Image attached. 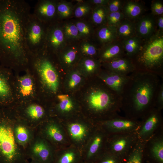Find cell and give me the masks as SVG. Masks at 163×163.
<instances>
[{
    "instance_id": "1",
    "label": "cell",
    "mask_w": 163,
    "mask_h": 163,
    "mask_svg": "<svg viewBox=\"0 0 163 163\" xmlns=\"http://www.w3.org/2000/svg\"><path fill=\"white\" fill-rule=\"evenodd\" d=\"M30 9L24 0H0V63L14 73L28 68L31 53L25 35Z\"/></svg>"
},
{
    "instance_id": "2",
    "label": "cell",
    "mask_w": 163,
    "mask_h": 163,
    "mask_svg": "<svg viewBox=\"0 0 163 163\" xmlns=\"http://www.w3.org/2000/svg\"><path fill=\"white\" fill-rule=\"evenodd\" d=\"M153 73L136 70L129 75L120 95L121 109L126 117L142 118L155 107L156 95L161 82Z\"/></svg>"
},
{
    "instance_id": "3",
    "label": "cell",
    "mask_w": 163,
    "mask_h": 163,
    "mask_svg": "<svg viewBox=\"0 0 163 163\" xmlns=\"http://www.w3.org/2000/svg\"><path fill=\"white\" fill-rule=\"evenodd\" d=\"M28 69L35 80L39 101L43 104L47 96L57 94L59 87V76L46 49L31 53Z\"/></svg>"
},
{
    "instance_id": "4",
    "label": "cell",
    "mask_w": 163,
    "mask_h": 163,
    "mask_svg": "<svg viewBox=\"0 0 163 163\" xmlns=\"http://www.w3.org/2000/svg\"><path fill=\"white\" fill-rule=\"evenodd\" d=\"M17 116L10 108H0V163H28L19 149L11 125Z\"/></svg>"
},
{
    "instance_id": "5",
    "label": "cell",
    "mask_w": 163,
    "mask_h": 163,
    "mask_svg": "<svg viewBox=\"0 0 163 163\" xmlns=\"http://www.w3.org/2000/svg\"><path fill=\"white\" fill-rule=\"evenodd\" d=\"M131 59L136 70L151 72L163 78V34L157 33L143 40L139 51Z\"/></svg>"
},
{
    "instance_id": "6",
    "label": "cell",
    "mask_w": 163,
    "mask_h": 163,
    "mask_svg": "<svg viewBox=\"0 0 163 163\" xmlns=\"http://www.w3.org/2000/svg\"><path fill=\"white\" fill-rule=\"evenodd\" d=\"M48 25L31 13L26 27L25 40L31 53H34L45 48Z\"/></svg>"
},
{
    "instance_id": "7",
    "label": "cell",
    "mask_w": 163,
    "mask_h": 163,
    "mask_svg": "<svg viewBox=\"0 0 163 163\" xmlns=\"http://www.w3.org/2000/svg\"><path fill=\"white\" fill-rule=\"evenodd\" d=\"M110 135L107 140L105 150L124 159L139 140L138 132Z\"/></svg>"
},
{
    "instance_id": "8",
    "label": "cell",
    "mask_w": 163,
    "mask_h": 163,
    "mask_svg": "<svg viewBox=\"0 0 163 163\" xmlns=\"http://www.w3.org/2000/svg\"><path fill=\"white\" fill-rule=\"evenodd\" d=\"M24 72L21 75L14 73L18 104L39 100L37 85L33 75L28 69Z\"/></svg>"
},
{
    "instance_id": "9",
    "label": "cell",
    "mask_w": 163,
    "mask_h": 163,
    "mask_svg": "<svg viewBox=\"0 0 163 163\" xmlns=\"http://www.w3.org/2000/svg\"><path fill=\"white\" fill-rule=\"evenodd\" d=\"M14 79L13 70L0 64V108L13 107L18 104Z\"/></svg>"
},
{
    "instance_id": "10",
    "label": "cell",
    "mask_w": 163,
    "mask_h": 163,
    "mask_svg": "<svg viewBox=\"0 0 163 163\" xmlns=\"http://www.w3.org/2000/svg\"><path fill=\"white\" fill-rule=\"evenodd\" d=\"M101 123L102 128L110 134H113L138 132L141 122L138 120L122 117L118 115Z\"/></svg>"
},
{
    "instance_id": "11",
    "label": "cell",
    "mask_w": 163,
    "mask_h": 163,
    "mask_svg": "<svg viewBox=\"0 0 163 163\" xmlns=\"http://www.w3.org/2000/svg\"><path fill=\"white\" fill-rule=\"evenodd\" d=\"M161 111L155 107L142 118V120L138 131L139 140L147 142L153 134L161 121Z\"/></svg>"
},
{
    "instance_id": "12",
    "label": "cell",
    "mask_w": 163,
    "mask_h": 163,
    "mask_svg": "<svg viewBox=\"0 0 163 163\" xmlns=\"http://www.w3.org/2000/svg\"><path fill=\"white\" fill-rule=\"evenodd\" d=\"M91 136L86 152L82 154L83 161L93 163L105 150H102L107 138L106 131L102 128Z\"/></svg>"
},
{
    "instance_id": "13",
    "label": "cell",
    "mask_w": 163,
    "mask_h": 163,
    "mask_svg": "<svg viewBox=\"0 0 163 163\" xmlns=\"http://www.w3.org/2000/svg\"><path fill=\"white\" fill-rule=\"evenodd\" d=\"M14 109L18 115L21 119L33 121L43 119L46 114L43 103L39 100L18 104Z\"/></svg>"
},
{
    "instance_id": "14",
    "label": "cell",
    "mask_w": 163,
    "mask_h": 163,
    "mask_svg": "<svg viewBox=\"0 0 163 163\" xmlns=\"http://www.w3.org/2000/svg\"><path fill=\"white\" fill-rule=\"evenodd\" d=\"M134 23L136 35L143 40L157 33L155 16L151 13L145 14Z\"/></svg>"
},
{
    "instance_id": "15",
    "label": "cell",
    "mask_w": 163,
    "mask_h": 163,
    "mask_svg": "<svg viewBox=\"0 0 163 163\" xmlns=\"http://www.w3.org/2000/svg\"><path fill=\"white\" fill-rule=\"evenodd\" d=\"M33 14L40 20L48 25L57 15L56 2L50 0H39Z\"/></svg>"
},
{
    "instance_id": "16",
    "label": "cell",
    "mask_w": 163,
    "mask_h": 163,
    "mask_svg": "<svg viewBox=\"0 0 163 163\" xmlns=\"http://www.w3.org/2000/svg\"><path fill=\"white\" fill-rule=\"evenodd\" d=\"M55 154L47 142L38 140L33 145L29 155L40 163H53Z\"/></svg>"
},
{
    "instance_id": "17",
    "label": "cell",
    "mask_w": 163,
    "mask_h": 163,
    "mask_svg": "<svg viewBox=\"0 0 163 163\" xmlns=\"http://www.w3.org/2000/svg\"><path fill=\"white\" fill-rule=\"evenodd\" d=\"M98 76L109 88L120 96L129 75H120L107 70L100 73Z\"/></svg>"
},
{
    "instance_id": "18",
    "label": "cell",
    "mask_w": 163,
    "mask_h": 163,
    "mask_svg": "<svg viewBox=\"0 0 163 163\" xmlns=\"http://www.w3.org/2000/svg\"><path fill=\"white\" fill-rule=\"evenodd\" d=\"M59 25L52 23L48 25L47 30L45 48L53 53L60 49L64 41L63 32Z\"/></svg>"
},
{
    "instance_id": "19",
    "label": "cell",
    "mask_w": 163,
    "mask_h": 163,
    "mask_svg": "<svg viewBox=\"0 0 163 163\" xmlns=\"http://www.w3.org/2000/svg\"><path fill=\"white\" fill-rule=\"evenodd\" d=\"M99 53L101 60L104 63L125 56L122 44L118 40L103 45Z\"/></svg>"
},
{
    "instance_id": "20",
    "label": "cell",
    "mask_w": 163,
    "mask_h": 163,
    "mask_svg": "<svg viewBox=\"0 0 163 163\" xmlns=\"http://www.w3.org/2000/svg\"><path fill=\"white\" fill-rule=\"evenodd\" d=\"M107 70L124 75H129L136 70L132 60L126 56L104 63Z\"/></svg>"
},
{
    "instance_id": "21",
    "label": "cell",
    "mask_w": 163,
    "mask_h": 163,
    "mask_svg": "<svg viewBox=\"0 0 163 163\" xmlns=\"http://www.w3.org/2000/svg\"><path fill=\"white\" fill-rule=\"evenodd\" d=\"M146 8L138 0H125L121 11L125 19L135 22L145 14Z\"/></svg>"
},
{
    "instance_id": "22",
    "label": "cell",
    "mask_w": 163,
    "mask_h": 163,
    "mask_svg": "<svg viewBox=\"0 0 163 163\" xmlns=\"http://www.w3.org/2000/svg\"><path fill=\"white\" fill-rule=\"evenodd\" d=\"M82 161V153L70 149L55 154L53 163H81Z\"/></svg>"
},
{
    "instance_id": "23",
    "label": "cell",
    "mask_w": 163,
    "mask_h": 163,
    "mask_svg": "<svg viewBox=\"0 0 163 163\" xmlns=\"http://www.w3.org/2000/svg\"><path fill=\"white\" fill-rule=\"evenodd\" d=\"M70 136L74 142H82L85 140L88 133V129L85 125L79 122L70 123L67 125Z\"/></svg>"
},
{
    "instance_id": "24",
    "label": "cell",
    "mask_w": 163,
    "mask_h": 163,
    "mask_svg": "<svg viewBox=\"0 0 163 163\" xmlns=\"http://www.w3.org/2000/svg\"><path fill=\"white\" fill-rule=\"evenodd\" d=\"M96 35L98 40L102 46L118 40L116 28L106 24L99 27Z\"/></svg>"
},
{
    "instance_id": "25",
    "label": "cell",
    "mask_w": 163,
    "mask_h": 163,
    "mask_svg": "<svg viewBox=\"0 0 163 163\" xmlns=\"http://www.w3.org/2000/svg\"><path fill=\"white\" fill-rule=\"evenodd\" d=\"M143 40L137 36L120 41L125 56L130 59L139 51Z\"/></svg>"
},
{
    "instance_id": "26",
    "label": "cell",
    "mask_w": 163,
    "mask_h": 163,
    "mask_svg": "<svg viewBox=\"0 0 163 163\" xmlns=\"http://www.w3.org/2000/svg\"><path fill=\"white\" fill-rule=\"evenodd\" d=\"M116 30L118 39L120 41L136 36L135 23L125 18Z\"/></svg>"
},
{
    "instance_id": "27",
    "label": "cell",
    "mask_w": 163,
    "mask_h": 163,
    "mask_svg": "<svg viewBox=\"0 0 163 163\" xmlns=\"http://www.w3.org/2000/svg\"><path fill=\"white\" fill-rule=\"evenodd\" d=\"M45 133L48 137L55 142L62 144L66 141L65 134L62 129L54 122L48 124L45 128Z\"/></svg>"
},
{
    "instance_id": "28",
    "label": "cell",
    "mask_w": 163,
    "mask_h": 163,
    "mask_svg": "<svg viewBox=\"0 0 163 163\" xmlns=\"http://www.w3.org/2000/svg\"><path fill=\"white\" fill-rule=\"evenodd\" d=\"M146 141L139 140L123 163H142L143 153Z\"/></svg>"
},
{
    "instance_id": "29",
    "label": "cell",
    "mask_w": 163,
    "mask_h": 163,
    "mask_svg": "<svg viewBox=\"0 0 163 163\" xmlns=\"http://www.w3.org/2000/svg\"><path fill=\"white\" fill-rule=\"evenodd\" d=\"M109 13L107 6L95 5L92 14L93 22L99 27L106 24Z\"/></svg>"
},
{
    "instance_id": "30",
    "label": "cell",
    "mask_w": 163,
    "mask_h": 163,
    "mask_svg": "<svg viewBox=\"0 0 163 163\" xmlns=\"http://www.w3.org/2000/svg\"><path fill=\"white\" fill-rule=\"evenodd\" d=\"M150 152L152 158L158 163H163V139L158 138L154 140Z\"/></svg>"
},
{
    "instance_id": "31",
    "label": "cell",
    "mask_w": 163,
    "mask_h": 163,
    "mask_svg": "<svg viewBox=\"0 0 163 163\" xmlns=\"http://www.w3.org/2000/svg\"><path fill=\"white\" fill-rule=\"evenodd\" d=\"M56 97L59 101L56 105V108L59 112L67 113L73 110L74 105L68 95L58 94Z\"/></svg>"
},
{
    "instance_id": "32",
    "label": "cell",
    "mask_w": 163,
    "mask_h": 163,
    "mask_svg": "<svg viewBox=\"0 0 163 163\" xmlns=\"http://www.w3.org/2000/svg\"><path fill=\"white\" fill-rule=\"evenodd\" d=\"M124 159L105 150L92 163H123Z\"/></svg>"
},
{
    "instance_id": "33",
    "label": "cell",
    "mask_w": 163,
    "mask_h": 163,
    "mask_svg": "<svg viewBox=\"0 0 163 163\" xmlns=\"http://www.w3.org/2000/svg\"><path fill=\"white\" fill-rule=\"evenodd\" d=\"M14 133L17 142L20 145H24L28 141L29 133L25 126L21 125L17 126L14 129Z\"/></svg>"
},
{
    "instance_id": "34",
    "label": "cell",
    "mask_w": 163,
    "mask_h": 163,
    "mask_svg": "<svg viewBox=\"0 0 163 163\" xmlns=\"http://www.w3.org/2000/svg\"><path fill=\"white\" fill-rule=\"evenodd\" d=\"M125 19L121 11L109 12L107 18L106 24L117 28Z\"/></svg>"
},
{
    "instance_id": "35",
    "label": "cell",
    "mask_w": 163,
    "mask_h": 163,
    "mask_svg": "<svg viewBox=\"0 0 163 163\" xmlns=\"http://www.w3.org/2000/svg\"><path fill=\"white\" fill-rule=\"evenodd\" d=\"M125 0H109L107 6L109 12L121 11Z\"/></svg>"
},
{
    "instance_id": "36",
    "label": "cell",
    "mask_w": 163,
    "mask_h": 163,
    "mask_svg": "<svg viewBox=\"0 0 163 163\" xmlns=\"http://www.w3.org/2000/svg\"><path fill=\"white\" fill-rule=\"evenodd\" d=\"M57 15L62 17H66L69 16L71 13L69 6L63 2H56Z\"/></svg>"
},
{
    "instance_id": "37",
    "label": "cell",
    "mask_w": 163,
    "mask_h": 163,
    "mask_svg": "<svg viewBox=\"0 0 163 163\" xmlns=\"http://www.w3.org/2000/svg\"><path fill=\"white\" fill-rule=\"evenodd\" d=\"M151 13L155 16L163 15V4L160 0H154L151 2Z\"/></svg>"
},
{
    "instance_id": "38",
    "label": "cell",
    "mask_w": 163,
    "mask_h": 163,
    "mask_svg": "<svg viewBox=\"0 0 163 163\" xmlns=\"http://www.w3.org/2000/svg\"><path fill=\"white\" fill-rule=\"evenodd\" d=\"M84 64L86 71L89 72H93L97 70L100 66L99 61L90 59L85 60Z\"/></svg>"
},
{
    "instance_id": "39",
    "label": "cell",
    "mask_w": 163,
    "mask_h": 163,
    "mask_svg": "<svg viewBox=\"0 0 163 163\" xmlns=\"http://www.w3.org/2000/svg\"><path fill=\"white\" fill-rule=\"evenodd\" d=\"M77 51L75 49L69 50L63 54L62 59L65 63L67 64L72 63L75 59Z\"/></svg>"
},
{
    "instance_id": "40",
    "label": "cell",
    "mask_w": 163,
    "mask_h": 163,
    "mask_svg": "<svg viewBox=\"0 0 163 163\" xmlns=\"http://www.w3.org/2000/svg\"><path fill=\"white\" fill-rule=\"evenodd\" d=\"M64 31L67 36L72 38L77 37L79 33L76 25L72 24L66 25L64 28Z\"/></svg>"
},
{
    "instance_id": "41",
    "label": "cell",
    "mask_w": 163,
    "mask_h": 163,
    "mask_svg": "<svg viewBox=\"0 0 163 163\" xmlns=\"http://www.w3.org/2000/svg\"><path fill=\"white\" fill-rule=\"evenodd\" d=\"M81 47L82 52L88 55L94 56L99 53L97 48L92 44L85 43L82 45Z\"/></svg>"
},
{
    "instance_id": "42",
    "label": "cell",
    "mask_w": 163,
    "mask_h": 163,
    "mask_svg": "<svg viewBox=\"0 0 163 163\" xmlns=\"http://www.w3.org/2000/svg\"><path fill=\"white\" fill-rule=\"evenodd\" d=\"M155 107L161 110L163 108V82H162L156 95Z\"/></svg>"
},
{
    "instance_id": "43",
    "label": "cell",
    "mask_w": 163,
    "mask_h": 163,
    "mask_svg": "<svg viewBox=\"0 0 163 163\" xmlns=\"http://www.w3.org/2000/svg\"><path fill=\"white\" fill-rule=\"evenodd\" d=\"M81 78L77 73H75L71 76L69 82V86L71 88H73L81 82Z\"/></svg>"
},
{
    "instance_id": "44",
    "label": "cell",
    "mask_w": 163,
    "mask_h": 163,
    "mask_svg": "<svg viewBox=\"0 0 163 163\" xmlns=\"http://www.w3.org/2000/svg\"><path fill=\"white\" fill-rule=\"evenodd\" d=\"M78 31L81 34L87 35L90 33V30L89 27L85 23L78 22L75 25Z\"/></svg>"
},
{
    "instance_id": "45",
    "label": "cell",
    "mask_w": 163,
    "mask_h": 163,
    "mask_svg": "<svg viewBox=\"0 0 163 163\" xmlns=\"http://www.w3.org/2000/svg\"><path fill=\"white\" fill-rule=\"evenodd\" d=\"M89 7L86 5H83L79 6L76 9L75 14L77 18H80L85 14L89 11Z\"/></svg>"
},
{
    "instance_id": "46",
    "label": "cell",
    "mask_w": 163,
    "mask_h": 163,
    "mask_svg": "<svg viewBox=\"0 0 163 163\" xmlns=\"http://www.w3.org/2000/svg\"><path fill=\"white\" fill-rule=\"evenodd\" d=\"M157 33L163 34V15L155 16Z\"/></svg>"
},
{
    "instance_id": "47",
    "label": "cell",
    "mask_w": 163,
    "mask_h": 163,
    "mask_svg": "<svg viewBox=\"0 0 163 163\" xmlns=\"http://www.w3.org/2000/svg\"><path fill=\"white\" fill-rule=\"evenodd\" d=\"M109 0H93L92 3L95 5L107 6Z\"/></svg>"
},
{
    "instance_id": "48",
    "label": "cell",
    "mask_w": 163,
    "mask_h": 163,
    "mask_svg": "<svg viewBox=\"0 0 163 163\" xmlns=\"http://www.w3.org/2000/svg\"><path fill=\"white\" fill-rule=\"evenodd\" d=\"M30 163H40V162L37 161L32 160V161Z\"/></svg>"
},
{
    "instance_id": "49",
    "label": "cell",
    "mask_w": 163,
    "mask_h": 163,
    "mask_svg": "<svg viewBox=\"0 0 163 163\" xmlns=\"http://www.w3.org/2000/svg\"><path fill=\"white\" fill-rule=\"evenodd\" d=\"M81 163H92L87 162H86V161H82Z\"/></svg>"
},
{
    "instance_id": "50",
    "label": "cell",
    "mask_w": 163,
    "mask_h": 163,
    "mask_svg": "<svg viewBox=\"0 0 163 163\" xmlns=\"http://www.w3.org/2000/svg\"><path fill=\"white\" fill-rule=\"evenodd\" d=\"M148 163H150V162H148Z\"/></svg>"
},
{
    "instance_id": "51",
    "label": "cell",
    "mask_w": 163,
    "mask_h": 163,
    "mask_svg": "<svg viewBox=\"0 0 163 163\" xmlns=\"http://www.w3.org/2000/svg\"></svg>"
}]
</instances>
